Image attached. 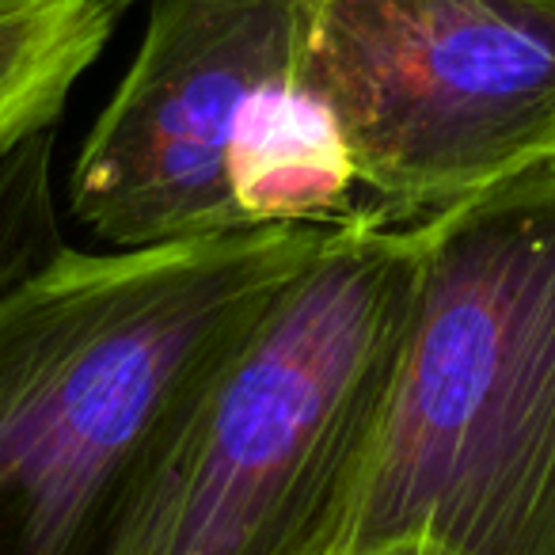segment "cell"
Returning <instances> with one entry per match:
<instances>
[{"instance_id":"1","label":"cell","mask_w":555,"mask_h":555,"mask_svg":"<svg viewBox=\"0 0 555 555\" xmlns=\"http://www.w3.org/2000/svg\"><path fill=\"white\" fill-rule=\"evenodd\" d=\"M327 224L73 251L0 294V555H111L232 347Z\"/></svg>"},{"instance_id":"2","label":"cell","mask_w":555,"mask_h":555,"mask_svg":"<svg viewBox=\"0 0 555 555\" xmlns=\"http://www.w3.org/2000/svg\"><path fill=\"white\" fill-rule=\"evenodd\" d=\"M415 240L400 370L335 555H555V156Z\"/></svg>"},{"instance_id":"3","label":"cell","mask_w":555,"mask_h":555,"mask_svg":"<svg viewBox=\"0 0 555 555\" xmlns=\"http://www.w3.org/2000/svg\"><path fill=\"white\" fill-rule=\"evenodd\" d=\"M415 282V224H327L312 259L206 380L111 555L339 552Z\"/></svg>"},{"instance_id":"4","label":"cell","mask_w":555,"mask_h":555,"mask_svg":"<svg viewBox=\"0 0 555 555\" xmlns=\"http://www.w3.org/2000/svg\"><path fill=\"white\" fill-rule=\"evenodd\" d=\"M301 77L365 221H426L555 156V0H312Z\"/></svg>"},{"instance_id":"5","label":"cell","mask_w":555,"mask_h":555,"mask_svg":"<svg viewBox=\"0 0 555 555\" xmlns=\"http://www.w3.org/2000/svg\"><path fill=\"white\" fill-rule=\"evenodd\" d=\"M312 0H153L141 47L69 171V214L111 247L247 232L229 160L255 95L301 69Z\"/></svg>"},{"instance_id":"6","label":"cell","mask_w":555,"mask_h":555,"mask_svg":"<svg viewBox=\"0 0 555 555\" xmlns=\"http://www.w3.org/2000/svg\"><path fill=\"white\" fill-rule=\"evenodd\" d=\"M247 229L343 224L358 217V176L327 100L301 69L255 95L229 160Z\"/></svg>"},{"instance_id":"7","label":"cell","mask_w":555,"mask_h":555,"mask_svg":"<svg viewBox=\"0 0 555 555\" xmlns=\"http://www.w3.org/2000/svg\"><path fill=\"white\" fill-rule=\"evenodd\" d=\"M115 20L118 0H0V160L54 130Z\"/></svg>"},{"instance_id":"8","label":"cell","mask_w":555,"mask_h":555,"mask_svg":"<svg viewBox=\"0 0 555 555\" xmlns=\"http://www.w3.org/2000/svg\"><path fill=\"white\" fill-rule=\"evenodd\" d=\"M365 555H438L434 547H426L423 540H396V544H385V547H373Z\"/></svg>"}]
</instances>
